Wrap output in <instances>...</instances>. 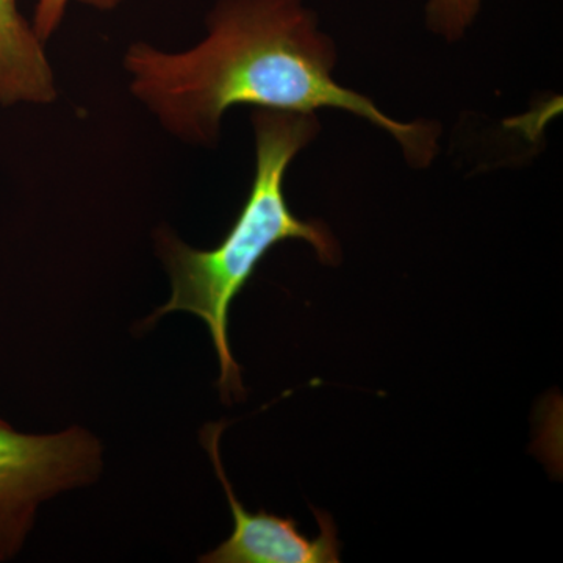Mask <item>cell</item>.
Segmentation results:
<instances>
[{
  "label": "cell",
  "mask_w": 563,
  "mask_h": 563,
  "mask_svg": "<svg viewBox=\"0 0 563 563\" xmlns=\"http://www.w3.org/2000/svg\"><path fill=\"white\" fill-rule=\"evenodd\" d=\"M124 65L133 95L163 128L198 146L218 143L225 111L252 106L347 111L395 139L413 168H428L439 152V124L395 120L335 80V43L306 0H218L198 46L169 54L136 43Z\"/></svg>",
  "instance_id": "6da1fadb"
},
{
  "label": "cell",
  "mask_w": 563,
  "mask_h": 563,
  "mask_svg": "<svg viewBox=\"0 0 563 563\" xmlns=\"http://www.w3.org/2000/svg\"><path fill=\"white\" fill-rule=\"evenodd\" d=\"M55 79L43 41L16 0H0V103H49Z\"/></svg>",
  "instance_id": "5b68a950"
},
{
  "label": "cell",
  "mask_w": 563,
  "mask_h": 563,
  "mask_svg": "<svg viewBox=\"0 0 563 563\" xmlns=\"http://www.w3.org/2000/svg\"><path fill=\"white\" fill-rule=\"evenodd\" d=\"M99 470L101 446L90 432L29 435L0 418V562L20 553L41 503L90 484Z\"/></svg>",
  "instance_id": "3957f363"
},
{
  "label": "cell",
  "mask_w": 563,
  "mask_h": 563,
  "mask_svg": "<svg viewBox=\"0 0 563 563\" xmlns=\"http://www.w3.org/2000/svg\"><path fill=\"white\" fill-rule=\"evenodd\" d=\"M69 2L70 0H38V3H36L32 25L43 43L57 31ZM77 2L85 3V5L92 7V9L113 10L124 0H77Z\"/></svg>",
  "instance_id": "52a82bcc"
},
{
  "label": "cell",
  "mask_w": 563,
  "mask_h": 563,
  "mask_svg": "<svg viewBox=\"0 0 563 563\" xmlns=\"http://www.w3.org/2000/svg\"><path fill=\"white\" fill-rule=\"evenodd\" d=\"M483 2L484 0H429L426 7L428 27L454 43L472 27Z\"/></svg>",
  "instance_id": "8992f818"
},
{
  "label": "cell",
  "mask_w": 563,
  "mask_h": 563,
  "mask_svg": "<svg viewBox=\"0 0 563 563\" xmlns=\"http://www.w3.org/2000/svg\"><path fill=\"white\" fill-rule=\"evenodd\" d=\"M252 124L255 176L250 196L224 240L214 250L199 251L172 232L157 233L158 252L172 276L173 295L150 318L152 322L162 314L188 312L206 322L220 361L218 388L228 404L233 398L243 399L246 393L242 369L233 361L229 344V313L266 254L287 240H302L325 265L342 261L340 244L328 225L296 217L285 198L288 166L320 133L317 113L255 109Z\"/></svg>",
  "instance_id": "7a4b0ae2"
},
{
  "label": "cell",
  "mask_w": 563,
  "mask_h": 563,
  "mask_svg": "<svg viewBox=\"0 0 563 563\" xmlns=\"http://www.w3.org/2000/svg\"><path fill=\"white\" fill-rule=\"evenodd\" d=\"M225 422L206 426L202 442L209 451L233 515V531L217 550L202 555L206 563H339L340 542L331 515L312 509L320 526L317 539H307L298 521L258 510L247 512L236 498L220 459V437Z\"/></svg>",
  "instance_id": "277c9868"
}]
</instances>
